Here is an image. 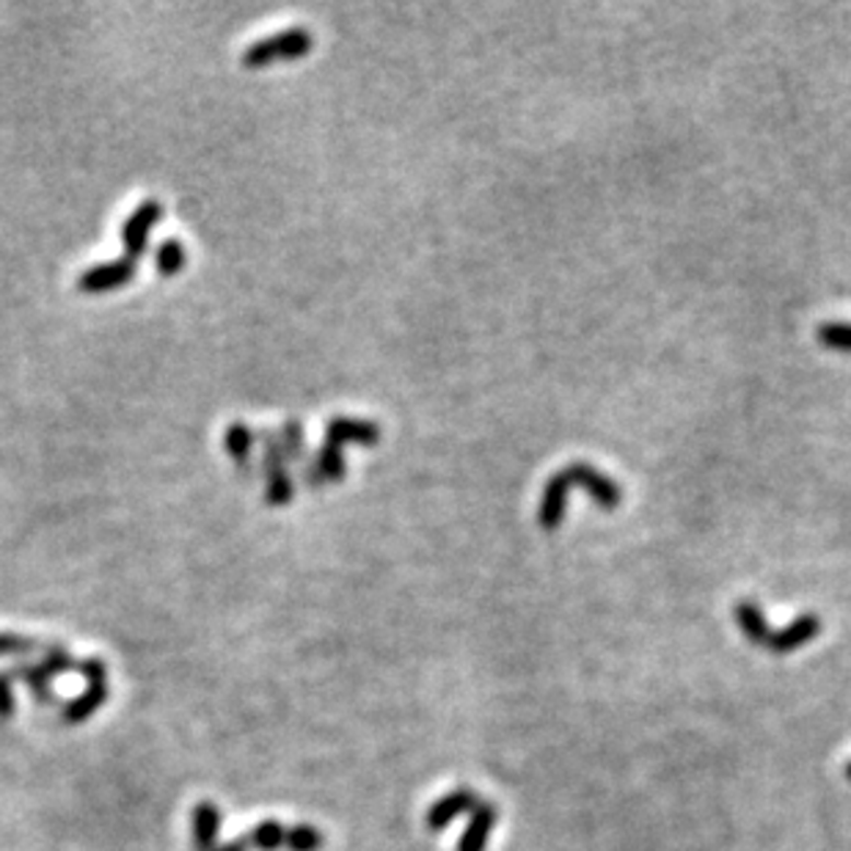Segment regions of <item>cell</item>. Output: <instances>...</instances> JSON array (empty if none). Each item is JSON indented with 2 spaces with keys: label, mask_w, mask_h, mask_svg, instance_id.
Returning a JSON list of instances; mask_svg holds the SVG:
<instances>
[{
  "label": "cell",
  "mask_w": 851,
  "mask_h": 851,
  "mask_svg": "<svg viewBox=\"0 0 851 851\" xmlns=\"http://www.w3.org/2000/svg\"><path fill=\"white\" fill-rule=\"evenodd\" d=\"M576 486H582L584 491L593 493L595 502L601 504L604 510H615L623 499V491L617 486V480L606 477L604 471H598L590 463L576 461L566 469L557 471L549 482H546L544 499H540V510H537V521L544 529H557L562 521V513H566V499L568 493L573 491Z\"/></svg>",
  "instance_id": "cell-1"
},
{
  "label": "cell",
  "mask_w": 851,
  "mask_h": 851,
  "mask_svg": "<svg viewBox=\"0 0 851 851\" xmlns=\"http://www.w3.org/2000/svg\"><path fill=\"white\" fill-rule=\"evenodd\" d=\"M308 45H312V36H308L306 31H301V28L287 31V34H279V36H273V39L259 42L257 47H252V50L246 53V63L257 67V63H268L279 56L281 58H295V56H301V53H306Z\"/></svg>",
  "instance_id": "cell-2"
},
{
  "label": "cell",
  "mask_w": 851,
  "mask_h": 851,
  "mask_svg": "<svg viewBox=\"0 0 851 851\" xmlns=\"http://www.w3.org/2000/svg\"><path fill=\"white\" fill-rule=\"evenodd\" d=\"M818 634H821V617L813 615V611H805V615L796 617L789 629L774 631V637H771L769 642V651L780 653V656H783V653H794L800 651L802 645L816 640Z\"/></svg>",
  "instance_id": "cell-3"
},
{
  "label": "cell",
  "mask_w": 851,
  "mask_h": 851,
  "mask_svg": "<svg viewBox=\"0 0 851 851\" xmlns=\"http://www.w3.org/2000/svg\"><path fill=\"white\" fill-rule=\"evenodd\" d=\"M477 805H480V800H477V794L471 789L452 791V794H446L444 800H439L428 811V829H433V832H441V829H444L446 824L455 821V818L461 816V813L475 811Z\"/></svg>",
  "instance_id": "cell-4"
},
{
  "label": "cell",
  "mask_w": 851,
  "mask_h": 851,
  "mask_svg": "<svg viewBox=\"0 0 851 851\" xmlns=\"http://www.w3.org/2000/svg\"><path fill=\"white\" fill-rule=\"evenodd\" d=\"M221 811L212 802H199L194 807V849L196 851H215L218 832H221Z\"/></svg>",
  "instance_id": "cell-5"
},
{
  "label": "cell",
  "mask_w": 851,
  "mask_h": 851,
  "mask_svg": "<svg viewBox=\"0 0 851 851\" xmlns=\"http://www.w3.org/2000/svg\"><path fill=\"white\" fill-rule=\"evenodd\" d=\"M105 700H108V680H92L81 698H74V700H69V703H63L61 720L67 722V725L89 720V716H92L94 711H97L100 706L105 703Z\"/></svg>",
  "instance_id": "cell-6"
},
{
  "label": "cell",
  "mask_w": 851,
  "mask_h": 851,
  "mask_svg": "<svg viewBox=\"0 0 851 851\" xmlns=\"http://www.w3.org/2000/svg\"><path fill=\"white\" fill-rule=\"evenodd\" d=\"M493 824H497V807L488 805V802H480V805L475 807V816H471L469 829L463 832L461 843H457L455 851H486Z\"/></svg>",
  "instance_id": "cell-7"
},
{
  "label": "cell",
  "mask_w": 851,
  "mask_h": 851,
  "mask_svg": "<svg viewBox=\"0 0 851 851\" xmlns=\"http://www.w3.org/2000/svg\"><path fill=\"white\" fill-rule=\"evenodd\" d=\"M733 617H736L738 629H742L744 634H747L749 642H755V645H760V648H769V642H771V637H774V631L769 629L763 611H760L758 606L753 604V601H742V604H736V609H733Z\"/></svg>",
  "instance_id": "cell-8"
},
{
  "label": "cell",
  "mask_w": 851,
  "mask_h": 851,
  "mask_svg": "<svg viewBox=\"0 0 851 851\" xmlns=\"http://www.w3.org/2000/svg\"><path fill=\"white\" fill-rule=\"evenodd\" d=\"M381 439V430L372 422H359V419H334L328 424V444H345V441H355V444H375Z\"/></svg>",
  "instance_id": "cell-9"
},
{
  "label": "cell",
  "mask_w": 851,
  "mask_h": 851,
  "mask_svg": "<svg viewBox=\"0 0 851 851\" xmlns=\"http://www.w3.org/2000/svg\"><path fill=\"white\" fill-rule=\"evenodd\" d=\"M12 678H20L25 686H28L31 691H34V698L39 700L42 706H56V695L50 691V673H47L45 667H39V664H18V667L12 669Z\"/></svg>",
  "instance_id": "cell-10"
},
{
  "label": "cell",
  "mask_w": 851,
  "mask_h": 851,
  "mask_svg": "<svg viewBox=\"0 0 851 851\" xmlns=\"http://www.w3.org/2000/svg\"><path fill=\"white\" fill-rule=\"evenodd\" d=\"M158 215H161V207H158V205H147V207H141V210L136 212V218H132L130 223H127L125 237H127V243H130V248H132V257H136V254H141L143 237H147L149 229L154 226Z\"/></svg>",
  "instance_id": "cell-11"
},
{
  "label": "cell",
  "mask_w": 851,
  "mask_h": 851,
  "mask_svg": "<svg viewBox=\"0 0 851 851\" xmlns=\"http://www.w3.org/2000/svg\"><path fill=\"white\" fill-rule=\"evenodd\" d=\"M130 276H132V263H116V268L92 270L81 284H86V290H110V287L119 284L121 279H130Z\"/></svg>",
  "instance_id": "cell-12"
},
{
  "label": "cell",
  "mask_w": 851,
  "mask_h": 851,
  "mask_svg": "<svg viewBox=\"0 0 851 851\" xmlns=\"http://www.w3.org/2000/svg\"><path fill=\"white\" fill-rule=\"evenodd\" d=\"M818 342L835 350H849L851 353V323H821L816 331Z\"/></svg>",
  "instance_id": "cell-13"
},
{
  "label": "cell",
  "mask_w": 851,
  "mask_h": 851,
  "mask_svg": "<svg viewBox=\"0 0 851 851\" xmlns=\"http://www.w3.org/2000/svg\"><path fill=\"white\" fill-rule=\"evenodd\" d=\"M42 651H45V658H42V662H39V667H45L50 675L81 673V662L69 656V653L63 651V648L50 645V648H42Z\"/></svg>",
  "instance_id": "cell-14"
},
{
  "label": "cell",
  "mask_w": 851,
  "mask_h": 851,
  "mask_svg": "<svg viewBox=\"0 0 851 851\" xmlns=\"http://www.w3.org/2000/svg\"><path fill=\"white\" fill-rule=\"evenodd\" d=\"M323 846L320 829L301 824V827H290V840H287V849L290 851H317Z\"/></svg>",
  "instance_id": "cell-15"
},
{
  "label": "cell",
  "mask_w": 851,
  "mask_h": 851,
  "mask_svg": "<svg viewBox=\"0 0 851 851\" xmlns=\"http://www.w3.org/2000/svg\"><path fill=\"white\" fill-rule=\"evenodd\" d=\"M18 703H14V691H12V675L3 673L0 675V720H9L14 714Z\"/></svg>",
  "instance_id": "cell-16"
},
{
  "label": "cell",
  "mask_w": 851,
  "mask_h": 851,
  "mask_svg": "<svg viewBox=\"0 0 851 851\" xmlns=\"http://www.w3.org/2000/svg\"><path fill=\"white\" fill-rule=\"evenodd\" d=\"M34 640H25V637H12V634H0V653H28L36 651Z\"/></svg>",
  "instance_id": "cell-17"
},
{
  "label": "cell",
  "mask_w": 851,
  "mask_h": 851,
  "mask_svg": "<svg viewBox=\"0 0 851 851\" xmlns=\"http://www.w3.org/2000/svg\"><path fill=\"white\" fill-rule=\"evenodd\" d=\"M179 263H183V248H179L177 243H166V246H163V252H161L163 273H172V270H177Z\"/></svg>",
  "instance_id": "cell-18"
},
{
  "label": "cell",
  "mask_w": 851,
  "mask_h": 851,
  "mask_svg": "<svg viewBox=\"0 0 851 851\" xmlns=\"http://www.w3.org/2000/svg\"><path fill=\"white\" fill-rule=\"evenodd\" d=\"M846 778L851 780V760H849V766H846Z\"/></svg>",
  "instance_id": "cell-19"
}]
</instances>
